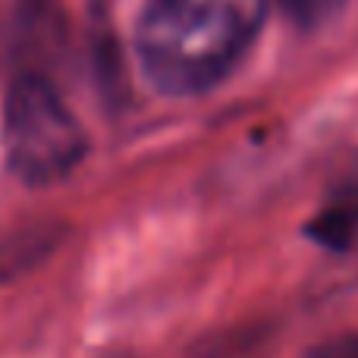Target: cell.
<instances>
[{
    "mask_svg": "<svg viewBox=\"0 0 358 358\" xmlns=\"http://www.w3.org/2000/svg\"><path fill=\"white\" fill-rule=\"evenodd\" d=\"M267 0H151L136 29L145 79L192 98L220 85L255 44Z\"/></svg>",
    "mask_w": 358,
    "mask_h": 358,
    "instance_id": "obj_1",
    "label": "cell"
},
{
    "mask_svg": "<svg viewBox=\"0 0 358 358\" xmlns=\"http://www.w3.org/2000/svg\"><path fill=\"white\" fill-rule=\"evenodd\" d=\"M6 164L22 182L54 185L79 167L88 138L79 120L44 76L25 73L3 101Z\"/></svg>",
    "mask_w": 358,
    "mask_h": 358,
    "instance_id": "obj_2",
    "label": "cell"
},
{
    "mask_svg": "<svg viewBox=\"0 0 358 358\" xmlns=\"http://www.w3.org/2000/svg\"><path fill=\"white\" fill-rule=\"evenodd\" d=\"M54 242L57 236L50 229H25L6 239L0 245V277H19L29 271L31 264H38V258H44V252H50Z\"/></svg>",
    "mask_w": 358,
    "mask_h": 358,
    "instance_id": "obj_4",
    "label": "cell"
},
{
    "mask_svg": "<svg viewBox=\"0 0 358 358\" xmlns=\"http://www.w3.org/2000/svg\"><path fill=\"white\" fill-rule=\"evenodd\" d=\"M308 236L324 248H349L358 239V176L346 179L336 195L324 204V210L311 220Z\"/></svg>",
    "mask_w": 358,
    "mask_h": 358,
    "instance_id": "obj_3",
    "label": "cell"
},
{
    "mask_svg": "<svg viewBox=\"0 0 358 358\" xmlns=\"http://www.w3.org/2000/svg\"><path fill=\"white\" fill-rule=\"evenodd\" d=\"M283 6L296 25H302V29H317V25L330 22V19L340 13L343 0H283Z\"/></svg>",
    "mask_w": 358,
    "mask_h": 358,
    "instance_id": "obj_5",
    "label": "cell"
},
{
    "mask_svg": "<svg viewBox=\"0 0 358 358\" xmlns=\"http://www.w3.org/2000/svg\"><path fill=\"white\" fill-rule=\"evenodd\" d=\"M308 358H358V330L317 343L308 352Z\"/></svg>",
    "mask_w": 358,
    "mask_h": 358,
    "instance_id": "obj_6",
    "label": "cell"
}]
</instances>
